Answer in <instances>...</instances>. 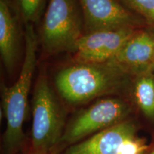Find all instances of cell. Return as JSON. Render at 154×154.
I'll list each match as a JSON object with an SVG mask.
<instances>
[{"instance_id": "3957f363", "label": "cell", "mask_w": 154, "mask_h": 154, "mask_svg": "<svg viewBox=\"0 0 154 154\" xmlns=\"http://www.w3.org/2000/svg\"><path fill=\"white\" fill-rule=\"evenodd\" d=\"M65 127L64 110L47 76L41 74L32 98V151L49 153L60 143Z\"/></svg>"}, {"instance_id": "5b68a950", "label": "cell", "mask_w": 154, "mask_h": 154, "mask_svg": "<svg viewBox=\"0 0 154 154\" xmlns=\"http://www.w3.org/2000/svg\"><path fill=\"white\" fill-rule=\"evenodd\" d=\"M131 108L117 97L99 99L79 111L65 127L60 143L72 146L126 120Z\"/></svg>"}, {"instance_id": "6da1fadb", "label": "cell", "mask_w": 154, "mask_h": 154, "mask_svg": "<svg viewBox=\"0 0 154 154\" xmlns=\"http://www.w3.org/2000/svg\"><path fill=\"white\" fill-rule=\"evenodd\" d=\"M131 78L113 61L74 62L57 73L54 83L57 92L65 101L79 105L117 93Z\"/></svg>"}, {"instance_id": "4fadbf2b", "label": "cell", "mask_w": 154, "mask_h": 154, "mask_svg": "<svg viewBox=\"0 0 154 154\" xmlns=\"http://www.w3.org/2000/svg\"><path fill=\"white\" fill-rule=\"evenodd\" d=\"M122 2L137 11L149 20L154 11V0H121Z\"/></svg>"}, {"instance_id": "30bf717a", "label": "cell", "mask_w": 154, "mask_h": 154, "mask_svg": "<svg viewBox=\"0 0 154 154\" xmlns=\"http://www.w3.org/2000/svg\"><path fill=\"white\" fill-rule=\"evenodd\" d=\"M18 14H14L9 0H0V54L8 73L16 66L21 44Z\"/></svg>"}, {"instance_id": "2e32d148", "label": "cell", "mask_w": 154, "mask_h": 154, "mask_svg": "<svg viewBox=\"0 0 154 154\" xmlns=\"http://www.w3.org/2000/svg\"><path fill=\"white\" fill-rule=\"evenodd\" d=\"M151 154H154V150H153V151H152V152H151Z\"/></svg>"}, {"instance_id": "ba28073f", "label": "cell", "mask_w": 154, "mask_h": 154, "mask_svg": "<svg viewBox=\"0 0 154 154\" xmlns=\"http://www.w3.org/2000/svg\"><path fill=\"white\" fill-rule=\"evenodd\" d=\"M133 78L154 69V32L138 29L113 60Z\"/></svg>"}, {"instance_id": "9c48e42d", "label": "cell", "mask_w": 154, "mask_h": 154, "mask_svg": "<svg viewBox=\"0 0 154 154\" xmlns=\"http://www.w3.org/2000/svg\"><path fill=\"white\" fill-rule=\"evenodd\" d=\"M135 136V125L125 120L69 146L62 154H123L126 142Z\"/></svg>"}, {"instance_id": "8992f818", "label": "cell", "mask_w": 154, "mask_h": 154, "mask_svg": "<svg viewBox=\"0 0 154 154\" xmlns=\"http://www.w3.org/2000/svg\"><path fill=\"white\" fill-rule=\"evenodd\" d=\"M138 29H103L84 33L72 52L74 62L103 63L113 60Z\"/></svg>"}, {"instance_id": "52a82bcc", "label": "cell", "mask_w": 154, "mask_h": 154, "mask_svg": "<svg viewBox=\"0 0 154 154\" xmlns=\"http://www.w3.org/2000/svg\"><path fill=\"white\" fill-rule=\"evenodd\" d=\"M86 32L103 29L138 28L142 22L117 0H78Z\"/></svg>"}, {"instance_id": "9a60e30c", "label": "cell", "mask_w": 154, "mask_h": 154, "mask_svg": "<svg viewBox=\"0 0 154 154\" xmlns=\"http://www.w3.org/2000/svg\"><path fill=\"white\" fill-rule=\"evenodd\" d=\"M29 154H49V153H37V152H34V151H31V153Z\"/></svg>"}, {"instance_id": "7a4b0ae2", "label": "cell", "mask_w": 154, "mask_h": 154, "mask_svg": "<svg viewBox=\"0 0 154 154\" xmlns=\"http://www.w3.org/2000/svg\"><path fill=\"white\" fill-rule=\"evenodd\" d=\"M25 54L19 76L13 85L1 84L2 101L7 126L4 146L7 154H16L23 145V124L28 108V96L37 62L38 38L32 24H25Z\"/></svg>"}, {"instance_id": "277c9868", "label": "cell", "mask_w": 154, "mask_h": 154, "mask_svg": "<svg viewBox=\"0 0 154 154\" xmlns=\"http://www.w3.org/2000/svg\"><path fill=\"white\" fill-rule=\"evenodd\" d=\"M84 27L76 0H49L40 29L44 51L48 54L73 52Z\"/></svg>"}, {"instance_id": "7c38bea8", "label": "cell", "mask_w": 154, "mask_h": 154, "mask_svg": "<svg viewBox=\"0 0 154 154\" xmlns=\"http://www.w3.org/2000/svg\"><path fill=\"white\" fill-rule=\"evenodd\" d=\"M47 0H16L18 15L25 24H34L41 19Z\"/></svg>"}, {"instance_id": "8fae6325", "label": "cell", "mask_w": 154, "mask_h": 154, "mask_svg": "<svg viewBox=\"0 0 154 154\" xmlns=\"http://www.w3.org/2000/svg\"><path fill=\"white\" fill-rule=\"evenodd\" d=\"M134 96L138 106L148 118L154 119V69L134 77Z\"/></svg>"}, {"instance_id": "5bb4252c", "label": "cell", "mask_w": 154, "mask_h": 154, "mask_svg": "<svg viewBox=\"0 0 154 154\" xmlns=\"http://www.w3.org/2000/svg\"><path fill=\"white\" fill-rule=\"evenodd\" d=\"M149 22H151V23H153V24H154V11H153V14H152L151 18L149 19Z\"/></svg>"}]
</instances>
